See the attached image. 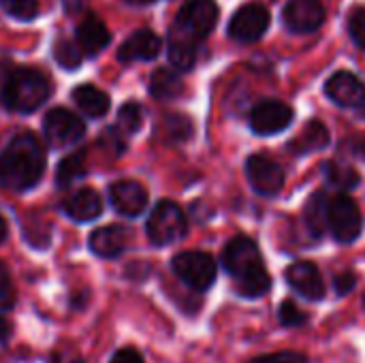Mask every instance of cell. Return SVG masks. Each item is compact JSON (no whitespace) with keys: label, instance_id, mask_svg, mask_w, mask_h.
I'll return each mask as SVG.
<instances>
[{"label":"cell","instance_id":"83f0119b","mask_svg":"<svg viewBox=\"0 0 365 363\" xmlns=\"http://www.w3.org/2000/svg\"><path fill=\"white\" fill-rule=\"evenodd\" d=\"M143 124V111L137 103H126L120 113H118V128L124 135H133L141 128Z\"/></svg>","mask_w":365,"mask_h":363},{"label":"cell","instance_id":"9a60e30c","mask_svg":"<svg viewBox=\"0 0 365 363\" xmlns=\"http://www.w3.org/2000/svg\"><path fill=\"white\" fill-rule=\"evenodd\" d=\"M109 199L115 212H120L126 218H135L143 214V210L148 208V190L135 180L115 182L109 190Z\"/></svg>","mask_w":365,"mask_h":363},{"label":"cell","instance_id":"836d02e7","mask_svg":"<svg viewBox=\"0 0 365 363\" xmlns=\"http://www.w3.org/2000/svg\"><path fill=\"white\" fill-rule=\"evenodd\" d=\"M248 363H308V357L302 353H295V351H278V353L257 357Z\"/></svg>","mask_w":365,"mask_h":363},{"label":"cell","instance_id":"e575fe53","mask_svg":"<svg viewBox=\"0 0 365 363\" xmlns=\"http://www.w3.org/2000/svg\"><path fill=\"white\" fill-rule=\"evenodd\" d=\"M355 285H357V276H355L353 272H342V274H338L336 280H334L336 293H338L340 297L349 295V293L355 289Z\"/></svg>","mask_w":365,"mask_h":363},{"label":"cell","instance_id":"8992f818","mask_svg":"<svg viewBox=\"0 0 365 363\" xmlns=\"http://www.w3.org/2000/svg\"><path fill=\"white\" fill-rule=\"evenodd\" d=\"M148 237L156 246H169L186 235L188 220L182 208L173 201H158L148 218Z\"/></svg>","mask_w":365,"mask_h":363},{"label":"cell","instance_id":"7c38bea8","mask_svg":"<svg viewBox=\"0 0 365 363\" xmlns=\"http://www.w3.org/2000/svg\"><path fill=\"white\" fill-rule=\"evenodd\" d=\"M43 128H45V135L49 139V143L58 145V148L79 141L83 137V133H86L83 120L79 116H75L73 111H68V109H51L45 116Z\"/></svg>","mask_w":365,"mask_h":363},{"label":"cell","instance_id":"f35d334b","mask_svg":"<svg viewBox=\"0 0 365 363\" xmlns=\"http://www.w3.org/2000/svg\"><path fill=\"white\" fill-rule=\"evenodd\" d=\"M130 2H135V4H150V2H154V0H130Z\"/></svg>","mask_w":365,"mask_h":363},{"label":"cell","instance_id":"74e56055","mask_svg":"<svg viewBox=\"0 0 365 363\" xmlns=\"http://www.w3.org/2000/svg\"><path fill=\"white\" fill-rule=\"evenodd\" d=\"M6 235H9V227H6V220L0 216V244L6 240Z\"/></svg>","mask_w":365,"mask_h":363},{"label":"cell","instance_id":"ffe728a7","mask_svg":"<svg viewBox=\"0 0 365 363\" xmlns=\"http://www.w3.org/2000/svg\"><path fill=\"white\" fill-rule=\"evenodd\" d=\"M75 36H77V43H79L81 51L88 53V56H94V53L103 51L111 41V34H109L105 21L101 17H96V15H88L77 26Z\"/></svg>","mask_w":365,"mask_h":363},{"label":"cell","instance_id":"8fae6325","mask_svg":"<svg viewBox=\"0 0 365 363\" xmlns=\"http://www.w3.org/2000/svg\"><path fill=\"white\" fill-rule=\"evenodd\" d=\"M293 122V109L280 101H263L250 111V128L261 135L269 137L284 131Z\"/></svg>","mask_w":365,"mask_h":363},{"label":"cell","instance_id":"7a4b0ae2","mask_svg":"<svg viewBox=\"0 0 365 363\" xmlns=\"http://www.w3.org/2000/svg\"><path fill=\"white\" fill-rule=\"evenodd\" d=\"M45 171V150L32 133H19L0 154V184L9 190L32 188Z\"/></svg>","mask_w":365,"mask_h":363},{"label":"cell","instance_id":"3957f363","mask_svg":"<svg viewBox=\"0 0 365 363\" xmlns=\"http://www.w3.org/2000/svg\"><path fill=\"white\" fill-rule=\"evenodd\" d=\"M49 96V83L43 73L34 68L13 71L2 88V103L17 113H30L38 109Z\"/></svg>","mask_w":365,"mask_h":363},{"label":"cell","instance_id":"d6986e66","mask_svg":"<svg viewBox=\"0 0 365 363\" xmlns=\"http://www.w3.org/2000/svg\"><path fill=\"white\" fill-rule=\"evenodd\" d=\"M169 62L178 71H190L197 62V36L178 24L169 32Z\"/></svg>","mask_w":365,"mask_h":363},{"label":"cell","instance_id":"f1b7e54d","mask_svg":"<svg viewBox=\"0 0 365 363\" xmlns=\"http://www.w3.org/2000/svg\"><path fill=\"white\" fill-rule=\"evenodd\" d=\"M278 321H280L282 327L293 329V327L306 325V323H308V315H306L293 300H284V302L280 304V308H278Z\"/></svg>","mask_w":365,"mask_h":363},{"label":"cell","instance_id":"7402d4cb","mask_svg":"<svg viewBox=\"0 0 365 363\" xmlns=\"http://www.w3.org/2000/svg\"><path fill=\"white\" fill-rule=\"evenodd\" d=\"M327 143H329V133H327L325 124H321L319 120H310L306 124V128L302 131V135L289 145V150L295 154H308V152L325 148Z\"/></svg>","mask_w":365,"mask_h":363},{"label":"cell","instance_id":"5b68a950","mask_svg":"<svg viewBox=\"0 0 365 363\" xmlns=\"http://www.w3.org/2000/svg\"><path fill=\"white\" fill-rule=\"evenodd\" d=\"M327 229L340 244H353L364 231V216L357 201L349 195H336L327 205Z\"/></svg>","mask_w":365,"mask_h":363},{"label":"cell","instance_id":"4316f807","mask_svg":"<svg viewBox=\"0 0 365 363\" xmlns=\"http://www.w3.org/2000/svg\"><path fill=\"white\" fill-rule=\"evenodd\" d=\"M53 56H56V60H58L60 66H64V68H77L81 64L83 51H81V47H79L77 41L58 39L53 43Z\"/></svg>","mask_w":365,"mask_h":363},{"label":"cell","instance_id":"2e32d148","mask_svg":"<svg viewBox=\"0 0 365 363\" xmlns=\"http://www.w3.org/2000/svg\"><path fill=\"white\" fill-rule=\"evenodd\" d=\"M160 36L152 30H137L133 32L118 49V58L122 62H135V60H154L160 53Z\"/></svg>","mask_w":365,"mask_h":363},{"label":"cell","instance_id":"277c9868","mask_svg":"<svg viewBox=\"0 0 365 363\" xmlns=\"http://www.w3.org/2000/svg\"><path fill=\"white\" fill-rule=\"evenodd\" d=\"M173 274L192 291L197 293H205L214 287L216 282V261L212 259V255L201 252V250H186L173 257L171 261Z\"/></svg>","mask_w":365,"mask_h":363},{"label":"cell","instance_id":"cb8c5ba5","mask_svg":"<svg viewBox=\"0 0 365 363\" xmlns=\"http://www.w3.org/2000/svg\"><path fill=\"white\" fill-rule=\"evenodd\" d=\"M327 205H329V199L323 193H317L304 210L306 227L314 237H321L327 231Z\"/></svg>","mask_w":365,"mask_h":363},{"label":"cell","instance_id":"ab89813d","mask_svg":"<svg viewBox=\"0 0 365 363\" xmlns=\"http://www.w3.org/2000/svg\"><path fill=\"white\" fill-rule=\"evenodd\" d=\"M364 310H365V297H364Z\"/></svg>","mask_w":365,"mask_h":363},{"label":"cell","instance_id":"f546056e","mask_svg":"<svg viewBox=\"0 0 365 363\" xmlns=\"http://www.w3.org/2000/svg\"><path fill=\"white\" fill-rule=\"evenodd\" d=\"M0 4L17 19H32L38 13V0H0Z\"/></svg>","mask_w":365,"mask_h":363},{"label":"cell","instance_id":"e0dca14e","mask_svg":"<svg viewBox=\"0 0 365 363\" xmlns=\"http://www.w3.org/2000/svg\"><path fill=\"white\" fill-rule=\"evenodd\" d=\"M128 231L120 225L101 227L90 235V250L101 259H115L128 246Z\"/></svg>","mask_w":365,"mask_h":363},{"label":"cell","instance_id":"52a82bcc","mask_svg":"<svg viewBox=\"0 0 365 363\" xmlns=\"http://www.w3.org/2000/svg\"><path fill=\"white\" fill-rule=\"evenodd\" d=\"M269 11L263 4H246L242 6L229 21V36L237 43H255L259 41L269 28Z\"/></svg>","mask_w":365,"mask_h":363},{"label":"cell","instance_id":"9c48e42d","mask_svg":"<svg viewBox=\"0 0 365 363\" xmlns=\"http://www.w3.org/2000/svg\"><path fill=\"white\" fill-rule=\"evenodd\" d=\"M282 19L291 32L310 34L325 24V6L321 0H289Z\"/></svg>","mask_w":365,"mask_h":363},{"label":"cell","instance_id":"d4e9b609","mask_svg":"<svg viewBox=\"0 0 365 363\" xmlns=\"http://www.w3.org/2000/svg\"><path fill=\"white\" fill-rule=\"evenodd\" d=\"M325 180L331 188H338V190H353L355 186L361 184V175L349 167V165H342V163H327L325 165Z\"/></svg>","mask_w":365,"mask_h":363},{"label":"cell","instance_id":"d590c367","mask_svg":"<svg viewBox=\"0 0 365 363\" xmlns=\"http://www.w3.org/2000/svg\"><path fill=\"white\" fill-rule=\"evenodd\" d=\"M109 363H145V359H143V355L137 349L124 347V349L113 353V357L109 359Z\"/></svg>","mask_w":365,"mask_h":363},{"label":"cell","instance_id":"8d00e7d4","mask_svg":"<svg viewBox=\"0 0 365 363\" xmlns=\"http://www.w3.org/2000/svg\"><path fill=\"white\" fill-rule=\"evenodd\" d=\"M9 338H11V325H9L6 319L0 317V344H4Z\"/></svg>","mask_w":365,"mask_h":363},{"label":"cell","instance_id":"603a6c76","mask_svg":"<svg viewBox=\"0 0 365 363\" xmlns=\"http://www.w3.org/2000/svg\"><path fill=\"white\" fill-rule=\"evenodd\" d=\"M184 90V83H182V77L178 75V68H158L154 75H152V81H150V92L156 96V98H163V101H169V98H175L180 96Z\"/></svg>","mask_w":365,"mask_h":363},{"label":"cell","instance_id":"4dcf8cb0","mask_svg":"<svg viewBox=\"0 0 365 363\" xmlns=\"http://www.w3.org/2000/svg\"><path fill=\"white\" fill-rule=\"evenodd\" d=\"M15 300H17V293L11 280V272L0 261V310H11L15 306Z\"/></svg>","mask_w":365,"mask_h":363},{"label":"cell","instance_id":"5bb4252c","mask_svg":"<svg viewBox=\"0 0 365 363\" xmlns=\"http://www.w3.org/2000/svg\"><path fill=\"white\" fill-rule=\"evenodd\" d=\"M327 96L340 107H361L365 103V83L349 71H338L325 83Z\"/></svg>","mask_w":365,"mask_h":363},{"label":"cell","instance_id":"1f68e13d","mask_svg":"<svg viewBox=\"0 0 365 363\" xmlns=\"http://www.w3.org/2000/svg\"><path fill=\"white\" fill-rule=\"evenodd\" d=\"M349 32L355 45L365 51V9H355L349 17Z\"/></svg>","mask_w":365,"mask_h":363},{"label":"cell","instance_id":"60d3db41","mask_svg":"<svg viewBox=\"0 0 365 363\" xmlns=\"http://www.w3.org/2000/svg\"><path fill=\"white\" fill-rule=\"evenodd\" d=\"M73 363H83V362H73Z\"/></svg>","mask_w":365,"mask_h":363},{"label":"cell","instance_id":"44dd1931","mask_svg":"<svg viewBox=\"0 0 365 363\" xmlns=\"http://www.w3.org/2000/svg\"><path fill=\"white\" fill-rule=\"evenodd\" d=\"M73 101L88 118H103L109 111V105H111L109 96L103 90H98L96 86H92V83L77 86L73 90Z\"/></svg>","mask_w":365,"mask_h":363},{"label":"cell","instance_id":"484cf974","mask_svg":"<svg viewBox=\"0 0 365 363\" xmlns=\"http://www.w3.org/2000/svg\"><path fill=\"white\" fill-rule=\"evenodd\" d=\"M86 175V154L83 152H75L71 156H66L60 165H58V171H56V184L60 188L73 184L75 180L83 178Z\"/></svg>","mask_w":365,"mask_h":363},{"label":"cell","instance_id":"ac0fdd59","mask_svg":"<svg viewBox=\"0 0 365 363\" xmlns=\"http://www.w3.org/2000/svg\"><path fill=\"white\" fill-rule=\"evenodd\" d=\"M62 210L68 218L77 220V223H90L94 218L101 216L103 212V201L98 197L96 190L92 188H79L75 193H71L64 201H62Z\"/></svg>","mask_w":365,"mask_h":363},{"label":"cell","instance_id":"4fadbf2b","mask_svg":"<svg viewBox=\"0 0 365 363\" xmlns=\"http://www.w3.org/2000/svg\"><path fill=\"white\" fill-rule=\"evenodd\" d=\"M284 278L289 287L308 302H321L325 297V280L319 267L310 261H297L289 265Z\"/></svg>","mask_w":365,"mask_h":363},{"label":"cell","instance_id":"d6a6232c","mask_svg":"<svg viewBox=\"0 0 365 363\" xmlns=\"http://www.w3.org/2000/svg\"><path fill=\"white\" fill-rule=\"evenodd\" d=\"M167 131L171 135V139L184 141L190 137L192 133V124L186 116H167Z\"/></svg>","mask_w":365,"mask_h":363},{"label":"cell","instance_id":"30bf717a","mask_svg":"<svg viewBox=\"0 0 365 363\" xmlns=\"http://www.w3.org/2000/svg\"><path fill=\"white\" fill-rule=\"evenodd\" d=\"M218 4L216 0H188L178 15V26L195 34L197 39L207 36L218 21Z\"/></svg>","mask_w":365,"mask_h":363},{"label":"cell","instance_id":"6da1fadb","mask_svg":"<svg viewBox=\"0 0 365 363\" xmlns=\"http://www.w3.org/2000/svg\"><path fill=\"white\" fill-rule=\"evenodd\" d=\"M222 265L233 278L235 289L242 297L257 300L269 293L272 276L265 270L259 246L250 237H233L222 250Z\"/></svg>","mask_w":365,"mask_h":363},{"label":"cell","instance_id":"ba28073f","mask_svg":"<svg viewBox=\"0 0 365 363\" xmlns=\"http://www.w3.org/2000/svg\"><path fill=\"white\" fill-rule=\"evenodd\" d=\"M246 178L255 193L263 197H276L284 186L282 167L263 154H255L246 160Z\"/></svg>","mask_w":365,"mask_h":363}]
</instances>
